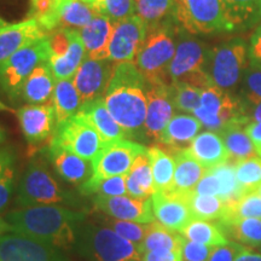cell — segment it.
Listing matches in <instances>:
<instances>
[{"label": "cell", "instance_id": "9f6ffc18", "mask_svg": "<svg viewBox=\"0 0 261 261\" xmlns=\"http://www.w3.org/2000/svg\"><path fill=\"white\" fill-rule=\"evenodd\" d=\"M254 106H255V108L253 109V114L250 120H252V122H261V102L254 104Z\"/></svg>", "mask_w": 261, "mask_h": 261}, {"label": "cell", "instance_id": "9a60e30c", "mask_svg": "<svg viewBox=\"0 0 261 261\" xmlns=\"http://www.w3.org/2000/svg\"><path fill=\"white\" fill-rule=\"evenodd\" d=\"M115 64L110 60L85 57L73 77V83L80 94L83 104L103 98L113 76Z\"/></svg>", "mask_w": 261, "mask_h": 261}, {"label": "cell", "instance_id": "8992f818", "mask_svg": "<svg viewBox=\"0 0 261 261\" xmlns=\"http://www.w3.org/2000/svg\"><path fill=\"white\" fill-rule=\"evenodd\" d=\"M48 34L16 52L0 68V86L11 102L21 99L22 89L32 71L42 62H48Z\"/></svg>", "mask_w": 261, "mask_h": 261}, {"label": "cell", "instance_id": "f35d334b", "mask_svg": "<svg viewBox=\"0 0 261 261\" xmlns=\"http://www.w3.org/2000/svg\"><path fill=\"white\" fill-rule=\"evenodd\" d=\"M243 218H257L261 219V196L256 190L246 192L242 197L232 205H226L223 217L218 223H225L233 219Z\"/></svg>", "mask_w": 261, "mask_h": 261}, {"label": "cell", "instance_id": "30bf717a", "mask_svg": "<svg viewBox=\"0 0 261 261\" xmlns=\"http://www.w3.org/2000/svg\"><path fill=\"white\" fill-rule=\"evenodd\" d=\"M0 261H68V259L62 249L10 231L0 237Z\"/></svg>", "mask_w": 261, "mask_h": 261}, {"label": "cell", "instance_id": "d6a6232c", "mask_svg": "<svg viewBox=\"0 0 261 261\" xmlns=\"http://www.w3.org/2000/svg\"><path fill=\"white\" fill-rule=\"evenodd\" d=\"M148 155L151 163L155 191L169 190L175 172V160L173 155L159 144L148 148Z\"/></svg>", "mask_w": 261, "mask_h": 261}, {"label": "cell", "instance_id": "11a10c76", "mask_svg": "<svg viewBox=\"0 0 261 261\" xmlns=\"http://www.w3.org/2000/svg\"><path fill=\"white\" fill-rule=\"evenodd\" d=\"M234 261H261V254L255 253L249 247H244Z\"/></svg>", "mask_w": 261, "mask_h": 261}, {"label": "cell", "instance_id": "484cf974", "mask_svg": "<svg viewBox=\"0 0 261 261\" xmlns=\"http://www.w3.org/2000/svg\"><path fill=\"white\" fill-rule=\"evenodd\" d=\"M172 155L175 160V172L169 191L180 195L190 194L194 191L197 182L201 180L207 169L191 155L189 148L178 150Z\"/></svg>", "mask_w": 261, "mask_h": 261}, {"label": "cell", "instance_id": "7c38bea8", "mask_svg": "<svg viewBox=\"0 0 261 261\" xmlns=\"http://www.w3.org/2000/svg\"><path fill=\"white\" fill-rule=\"evenodd\" d=\"M148 34V24L138 15L114 22L109 42V60L114 63L135 62Z\"/></svg>", "mask_w": 261, "mask_h": 261}, {"label": "cell", "instance_id": "277c9868", "mask_svg": "<svg viewBox=\"0 0 261 261\" xmlns=\"http://www.w3.org/2000/svg\"><path fill=\"white\" fill-rule=\"evenodd\" d=\"M16 204L18 207L41 204H64L69 208H84L80 196L62 188L41 158H34L19 180Z\"/></svg>", "mask_w": 261, "mask_h": 261}, {"label": "cell", "instance_id": "60d3db41", "mask_svg": "<svg viewBox=\"0 0 261 261\" xmlns=\"http://www.w3.org/2000/svg\"><path fill=\"white\" fill-rule=\"evenodd\" d=\"M172 99L175 109L184 113H194L201 104V97L203 91L196 89L190 85L180 83H173L171 85Z\"/></svg>", "mask_w": 261, "mask_h": 261}, {"label": "cell", "instance_id": "cb8c5ba5", "mask_svg": "<svg viewBox=\"0 0 261 261\" xmlns=\"http://www.w3.org/2000/svg\"><path fill=\"white\" fill-rule=\"evenodd\" d=\"M76 115L90 123L106 143L127 138L125 130L108 110L103 98L83 104Z\"/></svg>", "mask_w": 261, "mask_h": 261}, {"label": "cell", "instance_id": "c3c4849f", "mask_svg": "<svg viewBox=\"0 0 261 261\" xmlns=\"http://www.w3.org/2000/svg\"><path fill=\"white\" fill-rule=\"evenodd\" d=\"M243 248L244 246L242 244L232 242V241L224 246L214 247L208 261H234Z\"/></svg>", "mask_w": 261, "mask_h": 261}, {"label": "cell", "instance_id": "8fae6325", "mask_svg": "<svg viewBox=\"0 0 261 261\" xmlns=\"http://www.w3.org/2000/svg\"><path fill=\"white\" fill-rule=\"evenodd\" d=\"M148 150L140 143L120 139L106 143L99 154L92 161L93 174L100 178L126 175L136 158Z\"/></svg>", "mask_w": 261, "mask_h": 261}, {"label": "cell", "instance_id": "ac0fdd59", "mask_svg": "<svg viewBox=\"0 0 261 261\" xmlns=\"http://www.w3.org/2000/svg\"><path fill=\"white\" fill-rule=\"evenodd\" d=\"M146 98H148V112L145 120V137L146 140L159 142L166 126L174 116L171 85L149 84Z\"/></svg>", "mask_w": 261, "mask_h": 261}, {"label": "cell", "instance_id": "83f0119b", "mask_svg": "<svg viewBox=\"0 0 261 261\" xmlns=\"http://www.w3.org/2000/svg\"><path fill=\"white\" fill-rule=\"evenodd\" d=\"M55 76L48 62H42L32 71L22 89L21 99L28 104H48L55 90Z\"/></svg>", "mask_w": 261, "mask_h": 261}, {"label": "cell", "instance_id": "94428289", "mask_svg": "<svg viewBox=\"0 0 261 261\" xmlns=\"http://www.w3.org/2000/svg\"><path fill=\"white\" fill-rule=\"evenodd\" d=\"M0 112H14L11 108H9L8 106H5L4 103L0 102Z\"/></svg>", "mask_w": 261, "mask_h": 261}, {"label": "cell", "instance_id": "5bb4252c", "mask_svg": "<svg viewBox=\"0 0 261 261\" xmlns=\"http://www.w3.org/2000/svg\"><path fill=\"white\" fill-rule=\"evenodd\" d=\"M28 144L37 148L45 142H51L57 127L56 115H55L52 103L48 104H28L16 112Z\"/></svg>", "mask_w": 261, "mask_h": 261}, {"label": "cell", "instance_id": "f546056e", "mask_svg": "<svg viewBox=\"0 0 261 261\" xmlns=\"http://www.w3.org/2000/svg\"><path fill=\"white\" fill-rule=\"evenodd\" d=\"M126 177L127 194L130 197L145 200L152 196L155 192V187L148 150L137 156Z\"/></svg>", "mask_w": 261, "mask_h": 261}, {"label": "cell", "instance_id": "7a4b0ae2", "mask_svg": "<svg viewBox=\"0 0 261 261\" xmlns=\"http://www.w3.org/2000/svg\"><path fill=\"white\" fill-rule=\"evenodd\" d=\"M148 87V81L133 62L115 64L103 100L115 121L126 132L127 138L146 140Z\"/></svg>", "mask_w": 261, "mask_h": 261}, {"label": "cell", "instance_id": "d590c367", "mask_svg": "<svg viewBox=\"0 0 261 261\" xmlns=\"http://www.w3.org/2000/svg\"><path fill=\"white\" fill-rule=\"evenodd\" d=\"M180 233L189 241L211 247L224 246L230 242L219 225L208 220L192 219Z\"/></svg>", "mask_w": 261, "mask_h": 261}, {"label": "cell", "instance_id": "91938a15", "mask_svg": "<svg viewBox=\"0 0 261 261\" xmlns=\"http://www.w3.org/2000/svg\"><path fill=\"white\" fill-rule=\"evenodd\" d=\"M84 2H86L87 4H90L91 6H93V8L96 9V11H97L98 6H99L100 2H102V0H84Z\"/></svg>", "mask_w": 261, "mask_h": 261}, {"label": "cell", "instance_id": "f907efd6", "mask_svg": "<svg viewBox=\"0 0 261 261\" xmlns=\"http://www.w3.org/2000/svg\"><path fill=\"white\" fill-rule=\"evenodd\" d=\"M16 152L11 148L0 149V180L15 172Z\"/></svg>", "mask_w": 261, "mask_h": 261}, {"label": "cell", "instance_id": "bcb514c9", "mask_svg": "<svg viewBox=\"0 0 261 261\" xmlns=\"http://www.w3.org/2000/svg\"><path fill=\"white\" fill-rule=\"evenodd\" d=\"M213 248L205 244L196 243L184 237L181 246V260L182 261H208Z\"/></svg>", "mask_w": 261, "mask_h": 261}, {"label": "cell", "instance_id": "3957f363", "mask_svg": "<svg viewBox=\"0 0 261 261\" xmlns=\"http://www.w3.org/2000/svg\"><path fill=\"white\" fill-rule=\"evenodd\" d=\"M174 17L148 27V34L133 63L148 84L172 85L169 65L175 54V40L179 29L173 24Z\"/></svg>", "mask_w": 261, "mask_h": 261}, {"label": "cell", "instance_id": "1f68e13d", "mask_svg": "<svg viewBox=\"0 0 261 261\" xmlns=\"http://www.w3.org/2000/svg\"><path fill=\"white\" fill-rule=\"evenodd\" d=\"M184 236L177 231H172L159 221L149 224L145 238L138 247L139 254L155 250H181Z\"/></svg>", "mask_w": 261, "mask_h": 261}, {"label": "cell", "instance_id": "7bdbcfd3", "mask_svg": "<svg viewBox=\"0 0 261 261\" xmlns=\"http://www.w3.org/2000/svg\"><path fill=\"white\" fill-rule=\"evenodd\" d=\"M98 15L106 16L112 22H119L137 14L135 0H102L97 9Z\"/></svg>", "mask_w": 261, "mask_h": 261}, {"label": "cell", "instance_id": "ab89813d", "mask_svg": "<svg viewBox=\"0 0 261 261\" xmlns=\"http://www.w3.org/2000/svg\"><path fill=\"white\" fill-rule=\"evenodd\" d=\"M137 14L148 27L161 23L173 16L174 0H135Z\"/></svg>", "mask_w": 261, "mask_h": 261}, {"label": "cell", "instance_id": "d4e9b609", "mask_svg": "<svg viewBox=\"0 0 261 261\" xmlns=\"http://www.w3.org/2000/svg\"><path fill=\"white\" fill-rule=\"evenodd\" d=\"M114 22L106 16L98 15L80 31L86 57L94 60H109V42Z\"/></svg>", "mask_w": 261, "mask_h": 261}, {"label": "cell", "instance_id": "52a82bcc", "mask_svg": "<svg viewBox=\"0 0 261 261\" xmlns=\"http://www.w3.org/2000/svg\"><path fill=\"white\" fill-rule=\"evenodd\" d=\"M173 17L191 34L228 31L220 0H174Z\"/></svg>", "mask_w": 261, "mask_h": 261}, {"label": "cell", "instance_id": "f1b7e54d", "mask_svg": "<svg viewBox=\"0 0 261 261\" xmlns=\"http://www.w3.org/2000/svg\"><path fill=\"white\" fill-rule=\"evenodd\" d=\"M86 57L84 42L81 40L79 29H71L70 33V46L65 55L61 57L50 58L48 64L57 80H70L76 74L81 63Z\"/></svg>", "mask_w": 261, "mask_h": 261}, {"label": "cell", "instance_id": "e575fe53", "mask_svg": "<svg viewBox=\"0 0 261 261\" xmlns=\"http://www.w3.org/2000/svg\"><path fill=\"white\" fill-rule=\"evenodd\" d=\"M228 31L249 24L261 15V0H220Z\"/></svg>", "mask_w": 261, "mask_h": 261}, {"label": "cell", "instance_id": "816d5d0a", "mask_svg": "<svg viewBox=\"0 0 261 261\" xmlns=\"http://www.w3.org/2000/svg\"><path fill=\"white\" fill-rule=\"evenodd\" d=\"M140 261H182L181 250H155L140 255Z\"/></svg>", "mask_w": 261, "mask_h": 261}, {"label": "cell", "instance_id": "9c48e42d", "mask_svg": "<svg viewBox=\"0 0 261 261\" xmlns=\"http://www.w3.org/2000/svg\"><path fill=\"white\" fill-rule=\"evenodd\" d=\"M210 71L214 86L221 90L233 87L247 67V47L242 41L234 40L219 45L210 51Z\"/></svg>", "mask_w": 261, "mask_h": 261}, {"label": "cell", "instance_id": "b9f144b4", "mask_svg": "<svg viewBox=\"0 0 261 261\" xmlns=\"http://www.w3.org/2000/svg\"><path fill=\"white\" fill-rule=\"evenodd\" d=\"M236 178L244 192L257 190L261 184V159L255 156L238 162Z\"/></svg>", "mask_w": 261, "mask_h": 261}, {"label": "cell", "instance_id": "44dd1931", "mask_svg": "<svg viewBox=\"0 0 261 261\" xmlns=\"http://www.w3.org/2000/svg\"><path fill=\"white\" fill-rule=\"evenodd\" d=\"M47 35L35 18H28L15 24L0 28V68L12 55L32 42Z\"/></svg>", "mask_w": 261, "mask_h": 261}, {"label": "cell", "instance_id": "6125c7cd", "mask_svg": "<svg viewBox=\"0 0 261 261\" xmlns=\"http://www.w3.org/2000/svg\"><path fill=\"white\" fill-rule=\"evenodd\" d=\"M4 25H6V23H5L4 21H3L2 18H0V28H3V27H4Z\"/></svg>", "mask_w": 261, "mask_h": 261}, {"label": "cell", "instance_id": "4316f807", "mask_svg": "<svg viewBox=\"0 0 261 261\" xmlns=\"http://www.w3.org/2000/svg\"><path fill=\"white\" fill-rule=\"evenodd\" d=\"M189 151L205 169L223 165L228 160V151L223 139L213 130L197 135L189 146Z\"/></svg>", "mask_w": 261, "mask_h": 261}, {"label": "cell", "instance_id": "7dc6e473", "mask_svg": "<svg viewBox=\"0 0 261 261\" xmlns=\"http://www.w3.org/2000/svg\"><path fill=\"white\" fill-rule=\"evenodd\" d=\"M192 192L197 195L218 196L219 197L221 192V184L218 175L213 172V169H207V172L204 173L201 180L197 182Z\"/></svg>", "mask_w": 261, "mask_h": 261}, {"label": "cell", "instance_id": "2e32d148", "mask_svg": "<svg viewBox=\"0 0 261 261\" xmlns=\"http://www.w3.org/2000/svg\"><path fill=\"white\" fill-rule=\"evenodd\" d=\"M187 31L180 29L177 35V47L174 57L169 65V77L172 84L184 80L189 75L204 70L210 57L207 50L201 41L185 34Z\"/></svg>", "mask_w": 261, "mask_h": 261}, {"label": "cell", "instance_id": "e7e4bbea", "mask_svg": "<svg viewBox=\"0 0 261 261\" xmlns=\"http://www.w3.org/2000/svg\"><path fill=\"white\" fill-rule=\"evenodd\" d=\"M35 2H37V0H32V5H33V4H34V3H35Z\"/></svg>", "mask_w": 261, "mask_h": 261}, {"label": "cell", "instance_id": "603a6c76", "mask_svg": "<svg viewBox=\"0 0 261 261\" xmlns=\"http://www.w3.org/2000/svg\"><path fill=\"white\" fill-rule=\"evenodd\" d=\"M202 123L196 116L177 114L171 119L159 139V145L173 154L178 150L188 149L198 132Z\"/></svg>", "mask_w": 261, "mask_h": 261}, {"label": "cell", "instance_id": "8d00e7d4", "mask_svg": "<svg viewBox=\"0 0 261 261\" xmlns=\"http://www.w3.org/2000/svg\"><path fill=\"white\" fill-rule=\"evenodd\" d=\"M127 177L117 175L112 178H100L92 175L89 180L79 187V195L84 197L89 196H122L127 194Z\"/></svg>", "mask_w": 261, "mask_h": 261}, {"label": "cell", "instance_id": "f6af8a7d", "mask_svg": "<svg viewBox=\"0 0 261 261\" xmlns=\"http://www.w3.org/2000/svg\"><path fill=\"white\" fill-rule=\"evenodd\" d=\"M246 86L249 91L248 99L252 104L261 102V63L253 61L246 71Z\"/></svg>", "mask_w": 261, "mask_h": 261}, {"label": "cell", "instance_id": "e0dca14e", "mask_svg": "<svg viewBox=\"0 0 261 261\" xmlns=\"http://www.w3.org/2000/svg\"><path fill=\"white\" fill-rule=\"evenodd\" d=\"M94 207L109 218L117 220L150 224L155 221L151 197L145 200L128 196H94Z\"/></svg>", "mask_w": 261, "mask_h": 261}, {"label": "cell", "instance_id": "7402d4cb", "mask_svg": "<svg viewBox=\"0 0 261 261\" xmlns=\"http://www.w3.org/2000/svg\"><path fill=\"white\" fill-rule=\"evenodd\" d=\"M250 122L252 120L247 115L234 117L218 132L228 151L227 161L237 165L243 160L256 156L255 146L246 132V127Z\"/></svg>", "mask_w": 261, "mask_h": 261}, {"label": "cell", "instance_id": "836d02e7", "mask_svg": "<svg viewBox=\"0 0 261 261\" xmlns=\"http://www.w3.org/2000/svg\"><path fill=\"white\" fill-rule=\"evenodd\" d=\"M232 242L240 243L244 247H261V219L257 218H243L233 219L225 223H218Z\"/></svg>", "mask_w": 261, "mask_h": 261}, {"label": "cell", "instance_id": "74e56055", "mask_svg": "<svg viewBox=\"0 0 261 261\" xmlns=\"http://www.w3.org/2000/svg\"><path fill=\"white\" fill-rule=\"evenodd\" d=\"M188 204L194 219L219 220L225 213L226 205L218 196L197 195L190 192L188 195Z\"/></svg>", "mask_w": 261, "mask_h": 261}, {"label": "cell", "instance_id": "ba28073f", "mask_svg": "<svg viewBox=\"0 0 261 261\" xmlns=\"http://www.w3.org/2000/svg\"><path fill=\"white\" fill-rule=\"evenodd\" d=\"M50 143H55L91 162L106 144L99 133L77 115L57 125Z\"/></svg>", "mask_w": 261, "mask_h": 261}, {"label": "cell", "instance_id": "6f0895ef", "mask_svg": "<svg viewBox=\"0 0 261 261\" xmlns=\"http://www.w3.org/2000/svg\"><path fill=\"white\" fill-rule=\"evenodd\" d=\"M10 231H11V228H10L9 224L6 223V220L4 218H0V237L6 232H10Z\"/></svg>", "mask_w": 261, "mask_h": 261}, {"label": "cell", "instance_id": "ee69618b", "mask_svg": "<svg viewBox=\"0 0 261 261\" xmlns=\"http://www.w3.org/2000/svg\"><path fill=\"white\" fill-rule=\"evenodd\" d=\"M106 225L112 227L116 233L129 241V242L135 243L136 246H140L143 241H144L146 231H148L149 224H139L135 221H126V220H117L109 218L106 220Z\"/></svg>", "mask_w": 261, "mask_h": 261}, {"label": "cell", "instance_id": "db71d44e", "mask_svg": "<svg viewBox=\"0 0 261 261\" xmlns=\"http://www.w3.org/2000/svg\"><path fill=\"white\" fill-rule=\"evenodd\" d=\"M252 60L261 63V27L256 29L252 37Z\"/></svg>", "mask_w": 261, "mask_h": 261}, {"label": "cell", "instance_id": "ffe728a7", "mask_svg": "<svg viewBox=\"0 0 261 261\" xmlns=\"http://www.w3.org/2000/svg\"><path fill=\"white\" fill-rule=\"evenodd\" d=\"M46 154L58 177L71 185H80L93 175V165L62 146L48 143Z\"/></svg>", "mask_w": 261, "mask_h": 261}, {"label": "cell", "instance_id": "6da1fadb", "mask_svg": "<svg viewBox=\"0 0 261 261\" xmlns=\"http://www.w3.org/2000/svg\"><path fill=\"white\" fill-rule=\"evenodd\" d=\"M85 211H74L60 204L21 207L5 215L12 232L28 236L62 250L71 249L80 227L86 220Z\"/></svg>", "mask_w": 261, "mask_h": 261}, {"label": "cell", "instance_id": "681fc988", "mask_svg": "<svg viewBox=\"0 0 261 261\" xmlns=\"http://www.w3.org/2000/svg\"><path fill=\"white\" fill-rule=\"evenodd\" d=\"M15 190V172L10 173L0 180V214L3 213L11 201Z\"/></svg>", "mask_w": 261, "mask_h": 261}, {"label": "cell", "instance_id": "be15d7a7", "mask_svg": "<svg viewBox=\"0 0 261 261\" xmlns=\"http://www.w3.org/2000/svg\"><path fill=\"white\" fill-rule=\"evenodd\" d=\"M257 192H259V195L261 196V184H260V187L259 188H257V190H256Z\"/></svg>", "mask_w": 261, "mask_h": 261}, {"label": "cell", "instance_id": "4dcf8cb0", "mask_svg": "<svg viewBox=\"0 0 261 261\" xmlns=\"http://www.w3.org/2000/svg\"><path fill=\"white\" fill-rule=\"evenodd\" d=\"M51 103L56 115L57 125L65 122L79 113L83 102L73 79L57 80Z\"/></svg>", "mask_w": 261, "mask_h": 261}, {"label": "cell", "instance_id": "5b68a950", "mask_svg": "<svg viewBox=\"0 0 261 261\" xmlns=\"http://www.w3.org/2000/svg\"><path fill=\"white\" fill-rule=\"evenodd\" d=\"M73 249L87 261H140L138 246L106 224L84 223Z\"/></svg>", "mask_w": 261, "mask_h": 261}, {"label": "cell", "instance_id": "d6986e66", "mask_svg": "<svg viewBox=\"0 0 261 261\" xmlns=\"http://www.w3.org/2000/svg\"><path fill=\"white\" fill-rule=\"evenodd\" d=\"M188 195L169 190L155 191L151 196L155 220L169 230L180 233L194 219L188 204Z\"/></svg>", "mask_w": 261, "mask_h": 261}, {"label": "cell", "instance_id": "4fadbf2b", "mask_svg": "<svg viewBox=\"0 0 261 261\" xmlns=\"http://www.w3.org/2000/svg\"><path fill=\"white\" fill-rule=\"evenodd\" d=\"M96 16V9L84 0H56L55 9L50 14L35 19L42 31L50 34L58 29H83Z\"/></svg>", "mask_w": 261, "mask_h": 261}, {"label": "cell", "instance_id": "680465c9", "mask_svg": "<svg viewBox=\"0 0 261 261\" xmlns=\"http://www.w3.org/2000/svg\"><path fill=\"white\" fill-rule=\"evenodd\" d=\"M6 137H8V133H6V129L4 127L0 126V144H3V143L5 142Z\"/></svg>", "mask_w": 261, "mask_h": 261}, {"label": "cell", "instance_id": "f5cc1de1", "mask_svg": "<svg viewBox=\"0 0 261 261\" xmlns=\"http://www.w3.org/2000/svg\"><path fill=\"white\" fill-rule=\"evenodd\" d=\"M247 135L252 139L254 146H255L256 154H261V122H250L246 127Z\"/></svg>", "mask_w": 261, "mask_h": 261}]
</instances>
